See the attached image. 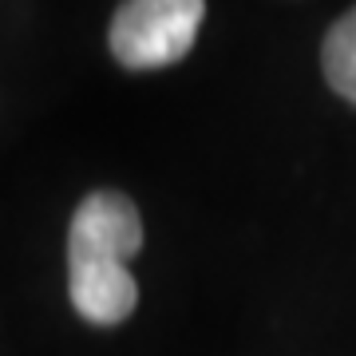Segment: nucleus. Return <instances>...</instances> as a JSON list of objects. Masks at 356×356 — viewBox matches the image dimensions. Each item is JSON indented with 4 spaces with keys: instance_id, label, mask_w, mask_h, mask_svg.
Listing matches in <instances>:
<instances>
[{
    "instance_id": "obj_1",
    "label": "nucleus",
    "mask_w": 356,
    "mask_h": 356,
    "mask_svg": "<svg viewBox=\"0 0 356 356\" xmlns=\"http://www.w3.org/2000/svg\"><path fill=\"white\" fill-rule=\"evenodd\" d=\"M143 250V218L127 194L95 191L76 206L67 229V289L91 325H119L139 305L131 257Z\"/></svg>"
},
{
    "instance_id": "obj_2",
    "label": "nucleus",
    "mask_w": 356,
    "mask_h": 356,
    "mask_svg": "<svg viewBox=\"0 0 356 356\" xmlns=\"http://www.w3.org/2000/svg\"><path fill=\"white\" fill-rule=\"evenodd\" d=\"M202 0H131L111 20V56L131 72L178 64L202 28Z\"/></svg>"
},
{
    "instance_id": "obj_3",
    "label": "nucleus",
    "mask_w": 356,
    "mask_h": 356,
    "mask_svg": "<svg viewBox=\"0 0 356 356\" xmlns=\"http://www.w3.org/2000/svg\"><path fill=\"white\" fill-rule=\"evenodd\" d=\"M321 67H325L329 88L337 91L341 99L356 103V8L344 13L341 20L329 28L325 48H321Z\"/></svg>"
}]
</instances>
